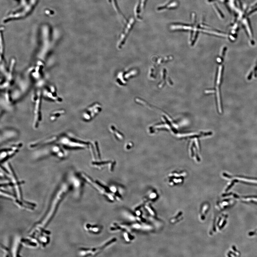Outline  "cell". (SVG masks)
<instances>
[{"instance_id":"cell-1","label":"cell","mask_w":257,"mask_h":257,"mask_svg":"<svg viewBox=\"0 0 257 257\" xmlns=\"http://www.w3.org/2000/svg\"><path fill=\"white\" fill-rule=\"evenodd\" d=\"M68 189V185L67 184H64L59 191L58 194L55 196L54 200L51 203V206L48 208V211L45 213L41 220L39 222L37 226L41 228H45L49 223L51 220L53 218L55 213L59 205L63 198L66 195L67 192V190Z\"/></svg>"},{"instance_id":"cell-2","label":"cell","mask_w":257,"mask_h":257,"mask_svg":"<svg viewBox=\"0 0 257 257\" xmlns=\"http://www.w3.org/2000/svg\"><path fill=\"white\" fill-rule=\"evenodd\" d=\"M22 146L21 143L14 144L7 148H4L1 150V160L4 162L11 158L18 152Z\"/></svg>"}]
</instances>
